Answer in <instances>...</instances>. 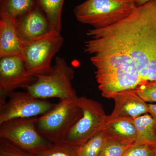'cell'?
Instances as JSON below:
<instances>
[{"instance_id":"52a82bcc","label":"cell","mask_w":156,"mask_h":156,"mask_svg":"<svg viewBox=\"0 0 156 156\" xmlns=\"http://www.w3.org/2000/svg\"><path fill=\"white\" fill-rule=\"evenodd\" d=\"M0 138L31 155L44 150L53 144L37 131L34 117L12 119L0 124Z\"/></svg>"},{"instance_id":"603a6c76","label":"cell","mask_w":156,"mask_h":156,"mask_svg":"<svg viewBox=\"0 0 156 156\" xmlns=\"http://www.w3.org/2000/svg\"><path fill=\"white\" fill-rule=\"evenodd\" d=\"M0 156H32L6 140L0 138Z\"/></svg>"},{"instance_id":"cb8c5ba5","label":"cell","mask_w":156,"mask_h":156,"mask_svg":"<svg viewBox=\"0 0 156 156\" xmlns=\"http://www.w3.org/2000/svg\"><path fill=\"white\" fill-rule=\"evenodd\" d=\"M147 80L148 82H156V41L150 55Z\"/></svg>"},{"instance_id":"3957f363","label":"cell","mask_w":156,"mask_h":156,"mask_svg":"<svg viewBox=\"0 0 156 156\" xmlns=\"http://www.w3.org/2000/svg\"><path fill=\"white\" fill-rule=\"evenodd\" d=\"M77 98L60 100L46 113L34 117L39 134L53 144H63L71 128L83 115Z\"/></svg>"},{"instance_id":"277c9868","label":"cell","mask_w":156,"mask_h":156,"mask_svg":"<svg viewBox=\"0 0 156 156\" xmlns=\"http://www.w3.org/2000/svg\"><path fill=\"white\" fill-rule=\"evenodd\" d=\"M35 76V81L25 89L34 97L44 99L56 98L59 100L78 98L72 85L74 70L64 58L57 56L50 73Z\"/></svg>"},{"instance_id":"5b68a950","label":"cell","mask_w":156,"mask_h":156,"mask_svg":"<svg viewBox=\"0 0 156 156\" xmlns=\"http://www.w3.org/2000/svg\"><path fill=\"white\" fill-rule=\"evenodd\" d=\"M77 102L83 115L71 128L63 143L78 148L103 130L107 116L100 102L86 97H78Z\"/></svg>"},{"instance_id":"ba28073f","label":"cell","mask_w":156,"mask_h":156,"mask_svg":"<svg viewBox=\"0 0 156 156\" xmlns=\"http://www.w3.org/2000/svg\"><path fill=\"white\" fill-rule=\"evenodd\" d=\"M55 104L34 97L27 92H14L8 100L0 104V124L12 119L40 116Z\"/></svg>"},{"instance_id":"7c38bea8","label":"cell","mask_w":156,"mask_h":156,"mask_svg":"<svg viewBox=\"0 0 156 156\" xmlns=\"http://www.w3.org/2000/svg\"><path fill=\"white\" fill-rule=\"evenodd\" d=\"M115 107L106 121L113 119L125 118L134 119L149 113L148 104L136 93L135 89L119 92L111 97Z\"/></svg>"},{"instance_id":"44dd1931","label":"cell","mask_w":156,"mask_h":156,"mask_svg":"<svg viewBox=\"0 0 156 156\" xmlns=\"http://www.w3.org/2000/svg\"><path fill=\"white\" fill-rule=\"evenodd\" d=\"M154 146L135 141L123 156H156Z\"/></svg>"},{"instance_id":"d4e9b609","label":"cell","mask_w":156,"mask_h":156,"mask_svg":"<svg viewBox=\"0 0 156 156\" xmlns=\"http://www.w3.org/2000/svg\"><path fill=\"white\" fill-rule=\"evenodd\" d=\"M149 114L152 116L156 124V104H148Z\"/></svg>"},{"instance_id":"e0dca14e","label":"cell","mask_w":156,"mask_h":156,"mask_svg":"<svg viewBox=\"0 0 156 156\" xmlns=\"http://www.w3.org/2000/svg\"><path fill=\"white\" fill-rule=\"evenodd\" d=\"M0 14L17 20L28 13L36 5V0H0Z\"/></svg>"},{"instance_id":"ac0fdd59","label":"cell","mask_w":156,"mask_h":156,"mask_svg":"<svg viewBox=\"0 0 156 156\" xmlns=\"http://www.w3.org/2000/svg\"><path fill=\"white\" fill-rule=\"evenodd\" d=\"M107 138L101 131L77 148L78 156H98Z\"/></svg>"},{"instance_id":"4316f807","label":"cell","mask_w":156,"mask_h":156,"mask_svg":"<svg viewBox=\"0 0 156 156\" xmlns=\"http://www.w3.org/2000/svg\"><path fill=\"white\" fill-rule=\"evenodd\" d=\"M154 150L155 151V152L156 154V144L155 145H154Z\"/></svg>"},{"instance_id":"5bb4252c","label":"cell","mask_w":156,"mask_h":156,"mask_svg":"<svg viewBox=\"0 0 156 156\" xmlns=\"http://www.w3.org/2000/svg\"><path fill=\"white\" fill-rule=\"evenodd\" d=\"M132 119L120 118L108 120L102 131L108 139L133 143L137 138V134Z\"/></svg>"},{"instance_id":"d6986e66","label":"cell","mask_w":156,"mask_h":156,"mask_svg":"<svg viewBox=\"0 0 156 156\" xmlns=\"http://www.w3.org/2000/svg\"><path fill=\"white\" fill-rule=\"evenodd\" d=\"M134 143H126L107 138L98 156H123Z\"/></svg>"},{"instance_id":"9a60e30c","label":"cell","mask_w":156,"mask_h":156,"mask_svg":"<svg viewBox=\"0 0 156 156\" xmlns=\"http://www.w3.org/2000/svg\"><path fill=\"white\" fill-rule=\"evenodd\" d=\"M136 128V141L151 145L156 144V124L154 118L147 113L133 119Z\"/></svg>"},{"instance_id":"83f0119b","label":"cell","mask_w":156,"mask_h":156,"mask_svg":"<svg viewBox=\"0 0 156 156\" xmlns=\"http://www.w3.org/2000/svg\"></svg>"},{"instance_id":"2e32d148","label":"cell","mask_w":156,"mask_h":156,"mask_svg":"<svg viewBox=\"0 0 156 156\" xmlns=\"http://www.w3.org/2000/svg\"><path fill=\"white\" fill-rule=\"evenodd\" d=\"M50 23L51 30L61 33L62 12L65 0H36Z\"/></svg>"},{"instance_id":"8fae6325","label":"cell","mask_w":156,"mask_h":156,"mask_svg":"<svg viewBox=\"0 0 156 156\" xmlns=\"http://www.w3.org/2000/svg\"><path fill=\"white\" fill-rule=\"evenodd\" d=\"M15 25L22 42L38 40L52 31L48 18L37 3L28 13L17 18Z\"/></svg>"},{"instance_id":"ffe728a7","label":"cell","mask_w":156,"mask_h":156,"mask_svg":"<svg viewBox=\"0 0 156 156\" xmlns=\"http://www.w3.org/2000/svg\"><path fill=\"white\" fill-rule=\"evenodd\" d=\"M77 148L69 146L64 144H53L44 150L32 155V156H78Z\"/></svg>"},{"instance_id":"8992f818","label":"cell","mask_w":156,"mask_h":156,"mask_svg":"<svg viewBox=\"0 0 156 156\" xmlns=\"http://www.w3.org/2000/svg\"><path fill=\"white\" fill-rule=\"evenodd\" d=\"M63 43L61 33L53 31L35 41L22 42L23 58L28 72L35 76L50 73L52 59Z\"/></svg>"},{"instance_id":"484cf974","label":"cell","mask_w":156,"mask_h":156,"mask_svg":"<svg viewBox=\"0 0 156 156\" xmlns=\"http://www.w3.org/2000/svg\"><path fill=\"white\" fill-rule=\"evenodd\" d=\"M151 0H134L137 6L142 5Z\"/></svg>"},{"instance_id":"30bf717a","label":"cell","mask_w":156,"mask_h":156,"mask_svg":"<svg viewBox=\"0 0 156 156\" xmlns=\"http://www.w3.org/2000/svg\"><path fill=\"white\" fill-rule=\"evenodd\" d=\"M95 78L101 95L108 98H111L116 93L134 90L140 85L146 83L140 77L135 66L107 74L96 75Z\"/></svg>"},{"instance_id":"4fadbf2b","label":"cell","mask_w":156,"mask_h":156,"mask_svg":"<svg viewBox=\"0 0 156 156\" xmlns=\"http://www.w3.org/2000/svg\"><path fill=\"white\" fill-rule=\"evenodd\" d=\"M16 20L7 14H0V58L9 56L23 58L22 42L17 34Z\"/></svg>"},{"instance_id":"9c48e42d","label":"cell","mask_w":156,"mask_h":156,"mask_svg":"<svg viewBox=\"0 0 156 156\" xmlns=\"http://www.w3.org/2000/svg\"><path fill=\"white\" fill-rule=\"evenodd\" d=\"M0 58V104H2L15 89H25L35 81L36 77L28 72L21 56H9Z\"/></svg>"},{"instance_id":"7402d4cb","label":"cell","mask_w":156,"mask_h":156,"mask_svg":"<svg viewBox=\"0 0 156 156\" xmlns=\"http://www.w3.org/2000/svg\"><path fill=\"white\" fill-rule=\"evenodd\" d=\"M135 90L146 102H156V82H148Z\"/></svg>"},{"instance_id":"7a4b0ae2","label":"cell","mask_w":156,"mask_h":156,"mask_svg":"<svg viewBox=\"0 0 156 156\" xmlns=\"http://www.w3.org/2000/svg\"><path fill=\"white\" fill-rule=\"evenodd\" d=\"M134 0H87L74 9L79 22L100 29L128 17L137 7Z\"/></svg>"},{"instance_id":"6da1fadb","label":"cell","mask_w":156,"mask_h":156,"mask_svg":"<svg viewBox=\"0 0 156 156\" xmlns=\"http://www.w3.org/2000/svg\"><path fill=\"white\" fill-rule=\"evenodd\" d=\"M87 35L91 38L105 37L119 43L131 55L142 80L147 83L150 55L156 41V0L137 6L118 23L89 30Z\"/></svg>"}]
</instances>
